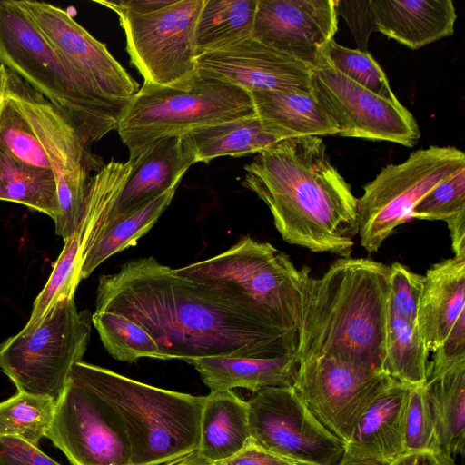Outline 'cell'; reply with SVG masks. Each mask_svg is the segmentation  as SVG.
Instances as JSON below:
<instances>
[{
    "label": "cell",
    "instance_id": "6da1fadb",
    "mask_svg": "<svg viewBox=\"0 0 465 465\" xmlns=\"http://www.w3.org/2000/svg\"><path fill=\"white\" fill-rule=\"evenodd\" d=\"M95 312L135 321L165 360L275 358L296 354L298 338L240 294L180 274L153 257L100 276Z\"/></svg>",
    "mask_w": 465,
    "mask_h": 465
},
{
    "label": "cell",
    "instance_id": "7a4b0ae2",
    "mask_svg": "<svg viewBox=\"0 0 465 465\" xmlns=\"http://www.w3.org/2000/svg\"><path fill=\"white\" fill-rule=\"evenodd\" d=\"M242 186L268 206L290 244L350 257L358 234L357 198L320 136L282 140L244 166Z\"/></svg>",
    "mask_w": 465,
    "mask_h": 465
},
{
    "label": "cell",
    "instance_id": "3957f363",
    "mask_svg": "<svg viewBox=\"0 0 465 465\" xmlns=\"http://www.w3.org/2000/svg\"><path fill=\"white\" fill-rule=\"evenodd\" d=\"M302 269L299 362L325 356L383 371L390 266L345 257L320 277Z\"/></svg>",
    "mask_w": 465,
    "mask_h": 465
},
{
    "label": "cell",
    "instance_id": "277c9868",
    "mask_svg": "<svg viewBox=\"0 0 465 465\" xmlns=\"http://www.w3.org/2000/svg\"><path fill=\"white\" fill-rule=\"evenodd\" d=\"M73 367L119 415L131 465H162L198 449L205 396L154 387L83 361Z\"/></svg>",
    "mask_w": 465,
    "mask_h": 465
},
{
    "label": "cell",
    "instance_id": "5b68a950",
    "mask_svg": "<svg viewBox=\"0 0 465 465\" xmlns=\"http://www.w3.org/2000/svg\"><path fill=\"white\" fill-rule=\"evenodd\" d=\"M0 65L64 110L91 145L117 129L119 115L77 75L15 0H0Z\"/></svg>",
    "mask_w": 465,
    "mask_h": 465
},
{
    "label": "cell",
    "instance_id": "8992f818",
    "mask_svg": "<svg viewBox=\"0 0 465 465\" xmlns=\"http://www.w3.org/2000/svg\"><path fill=\"white\" fill-rule=\"evenodd\" d=\"M254 114L249 92L197 72L189 89L143 84L123 112L116 130L133 153L160 138Z\"/></svg>",
    "mask_w": 465,
    "mask_h": 465
},
{
    "label": "cell",
    "instance_id": "52a82bcc",
    "mask_svg": "<svg viewBox=\"0 0 465 465\" xmlns=\"http://www.w3.org/2000/svg\"><path fill=\"white\" fill-rule=\"evenodd\" d=\"M176 271L240 294L298 338L303 269L271 243L244 236L226 251Z\"/></svg>",
    "mask_w": 465,
    "mask_h": 465
},
{
    "label": "cell",
    "instance_id": "ba28073f",
    "mask_svg": "<svg viewBox=\"0 0 465 465\" xmlns=\"http://www.w3.org/2000/svg\"><path fill=\"white\" fill-rule=\"evenodd\" d=\"M5 97L26 120L48 159L57 192L55 232L64 241L80 224L91 173L104 163L92 153V145L64 110L7 69Z\"/></svg>",
    "mask_w": 465,
    "mask_h": 465
},
{
    "label": "cell",
    "instance_id": "9c48e42d",
    "mask_svg": "<svg viewBox=\"0 0 465 465\" xmlns=\"http://www.w3.org/2000/svg\"><path fill=\"white\" fill-rule=\"evenodd\" d=\"M91 323L89 311H77L74 296L64 298L37 326L0 344V369L18 391L57 401L87 349Z\"/></svg>",
    "mask_w": 465,
    "mask_h": 465
},
{
    "label": "cell",
    "instance_id": "30bf717a",
    "mask_svg": "<svg viewBox=\"0 0 465 465\" xmlns=\"http://www.w3.org/2000/svg\"><path fill=\"white\" fill-rule=\"evenodd\" d=\"M114 11L124 32L131 64L143 84L189 89L197 75L195 27L204 0H171L160 9L138 14L114 1L95 0Z\"/></svg>",
    "mask_w": 465,
    "mask_h": 465
},
{
    "label": "cell",
    "instance_id": "8fae6325",
    "mask_svg": "<svg viewBox=\"0 0 465 465\" xmlns=\"http://www.w3.org/2000/svg\"><path fill=\"white\" fill-rule=\"evenodd\" d=\"M465 168L464 153L454 146L431 145L388 164L357 198L358 235L375 252L394 230L411 219L417 203L439 183Z\"/></svg>",
    "mask_w": 465,
    "mask_h": 465
},
{
    "label": "cell",
    "instance_id": "7c38bea8",
    "mask_svg": "<svg viewBox=\"0 0 465 465\" xmlns=\"http://www.w3.org/2000/svg\"><path fill=\"white\" fill-rule=\"evenodd\" d=\"M45 437L72 465H131L119 415L74 367Z\"/></svg>",
    "mask_w": 465,
    "mask_h": 465
},
{
    "label": "cell",
    "instance_id": "4fadbf2b",
    "mask_svg": "<svg viewBox=\"0 0 465 465\" xmlns=\"http://www.w3.org/2000/svg\"><path fill=\"white\" fill-rule=\"evenodd\" d=\"M251 438L263 449L308 465H339L345 443L311 412L293 386L265 388L247 401Z\"/></svg>",
    "mask_w": 465,
    "mask_h": 465
},
{
    "label": "cell",
    "instance_id": "5bb4252c",
    "mask_svg": "<svg viewBox=\"0 0 465 465\" xmlns=\"http://www.w3.org/2000/svg\"><path fill=\"white\" fill-rule=\"evenodd\" d=\"M312 90L338 127V135L414 146L420 132L413 114L397 100L357 84L319 58Z\"/></svg>",
    "mask_w": 465,
    "mask_h": 465
},
{
    "label": "cell",
    "instance_id": "9a60e30c",
    "mask_svg": "<svg viewBox=\"0 0 465 465\" xmlns=\"http://www.w3.org/2000/svg\"><path fill=\"white\" fill-rule=\"evenodd\" d=\"M15 1L77 75L121 117L140 87L106 45L59 6L32 0Z\"/></svg>",
    "mask_w": 465,
    "mask_h": 465
},
{
    "label": "cell",
    "instance_id": "2e32d148",
    "mask_svg": "<svg viewBox=\"0 0 465 465\" xmlns=\"http://www.w3.org/2000/svg\"><path fill=\"white\" fill-rule=\"evenodd\" d=\"M392 380L383 371L322 356L299 362L293 388L315 418L346 443L361 414Z\"/></svg>",
    "mask_w": 465,
    "mask_h": 465
},
{
    "label": "cell",
    "instance_id": "e0dca14e",
    "mask_svg": "<svg viewBox=\"0 0 465 465\" xmlns=\"http://www.w3.org/2000/svg\"><path fill=\"white\" fill-rule=\"evenodd\" d=\"M337 0H258L252 37L313 66L338 25Z\"/></svg>",
    "mask_w": 465,
    "mask_h": 465
},
{
    "label": "cell",
    "instance_id": "ac0fdd59",
    "mask_svg": "<svg viewBox=\"0 0 465 465\" xmlns=\"http://www.w3.org/2000/svg\"><path fill=\"white\" fill-rule=\"evenodd\" d=\"M197 72L249 93L312 91V66L252 36L197 57Z\"/></svg>",
    "mask_w": 465,
    "mask_h": 465
},
{
    "label": "cell",
    "instance_id": "d6986e66",
    "mask_svg": "<svg viewBox=\"0 0 465 465\" xmlns=\"http://www.w3.org/2000/svg\"><path fill=\"white\" fill-rule=\"evenodd\" d=\"M128 160L132 163L130 174L106 223L177 189L188 169L196 163L194 150L185 134L157 139L130 153Z\"/></svg>",
    "mask_w": 465,
    "mask_h": 465
},
{
    "label": "cell",
    "instance_id": "ffe728a7",
    "mask_svg": "<svg viewBox=\"0 0 465 465\" xmlns=\"http://www.w3.org/2000/svg\"><path fill=\"white\" fill-rule=\"evenodd\" d=\"M411 387L393 379L369 404L345 443L341 460L392 461L405 453V415Z\"/></svg>",
    "mask_w": 465,
    "mask_h": 465
},
{
    "label": "cell",
    "instance_id": "44dd1931",
    "mask_svg": "<svg viewBox=\"0 0 465 465\" xmlns=\"http://www.w3.org/2000/svg\"><path fill=\"white\" fill-rule=\"evenodd\" d=\"M370 4L375 31L411 49L454 33L457 15L451 0H370Z\"/></svg>",
    "mask_w": 465,
    "mask_h": 465
},
{
    "label": "cell",
    "instance_id": "7402d4cb",
    "mask_svg": "<svg viewBox=\"0 0 465 465\" xmlns=\"http://www.w3.org/2000/svg\"><path fill=\"white\" fill-rule=\"evenodd\" d=\"M423 276L417 323L427 349L434 351L465 316V258L443 260Z\"/></svg>",
    "mask_w": 465,
    "mask_h": 465
},
{
    "label": "cell",
    "instance_id": "603a6c76",
    "mask_svg": "<svg viewBox=\"0 0 465 465\" xmlns=\"http://www.w3.org/2000/svg\"><path fill=\"white\" fill-rule=\"evenodd\" d=\"M211 391L244 388L253 393L265 388L293 386L299 360L296 354L275 358L209 357L189 362Z\"/></svg>",
    "mask_w": 465,
    "mask_h": 465
},
{
    "label": "cell",
    "instance_id": "cb8c5ba5",
    "mask_svg": "<svg viewBox=\"0 0 465 465\" xmlns=\"http://www.w3.org/2000/svg\"><path fill=\"white\" fill-rule=\"evenodd\" d=\"M255 114L283 139L338 134V127L313 90L250 93Z\"/></svg>",
    "mask_w": 465,
    "mask_h": 465
},
{
    "label": "cell",
    "instance_id": "d4e9b609",
    "mask_svg": "<svg viewBox=\"0 0 465 465\" xmlns=\"http://www.w3.org/2000/svg\"><path fill=\"white\" fill-rule=\"evenodd\" d=\"M250 438L247 401L232 391H210L202 410L197 450L216 462L236 453Z\"/></svg>",
    "mask_w": 465,
    "mask_h": 465
},
{
    "label": "cell",
    "instance_id": "484cf974",
    "mask_svg": "<svg viewBox=\"0 0 465 465\" xmlns=\"http://www.w3.org/2000/svg\"><path fill=\"white\" fill-rule=\"evenodd\" d=\"M439 451L455 460L465 451V360L430 376L425 382Z\"/></svg>",
    "mask_w": 465,
    "mask_h": 465
},
{
    "label": "cell",
    "instance_id": "4316f807",
    "mask_svg": "<svg viewBox=\"0 0 465 465\" xmlns=\"http://www.w3.org/2000/svg\"><path fill=\"white\" fill-rule=\"evenodd\" d=\"M195 153L196 163H210L221 156L258 153L284 140L256 114L196 129L185 134Z\"/></svg>",
    "mask_w": 465,
    "mask_h": 465
},
{
    "label": "cell",
    "instance_id": "83f0119b",
    "mask_svg": "<svg viewBox=\"0 0 465 465\" xmlns=\"http://www.w3.org/2000/svg\"><path fill=\"white\" fill-rule=\"evenodd\" d=\"M175 191L171 189L131 213L105 223L82 260L81 281L112 255L135 245L169 206Z\"/></svg>",
    "mask_w": 465,
    "mask_h": 465
},
{
    "label": "cell",
    "instance_id": "f1b7e54d",
    "mask_svg": "<svg viewBox=\"0 0 465 465\" xmlns=\"http://www.w3.org/2000/svg\"><path fill=\"white\" fill-rule=\"evenodd\" d=\"M258 0H204L195 27L197 57L252 36Z\"/></svg>",
    "mask_w": 465,
    "mask_h": 465
},
{
    "label": "cell",
    "instance_id": "f546056e",
    "mask_svg": "<svg viewBox=\"0 0 465 465\" xmlns=\"http://www.w3.org/2000/svg\"><path fill=\"white\" fill-rule=\"evenodd\" d=\"M0 200L20 203L54 221L58 214L56 184L49 169L25 164L0 146Z\"/></svg>",
    "mask_w": 465,
    "mask_h": 465
},
{
    "label": "cell",
    "instance_id": "4dcf8cb0",
    "mask_svg": "<svg viewBox=\"0 0 465 465\" xmlns=\"http://www.w3.org/2000/svg\"><path fill=\"white\" fill-rule=\"evenodd\" d=\"M428 355L418 325L401 317L389 305L382 371L404 384L422 385L428 378Z\"/></svg>",
    "mask_w": 465,
    "mask_h": 465
},
{
    "label": "cell",
    "instance_id": "1f68e13d",
    "mask_svg": "<svg viewBox=\"0 0 465 465\" xmlns=\"http://www.w3.org/2000/svg\"><path fill=\"white\" fill-rule=\"evenodd\" d=\"M92 323L110 355L134 362L143 357L165 360L158 344L143 327L126 316L111 312H94Z\"/></svg>",
    "mask_w": 465,
    "mask_h": 465
},
{
    "label": "cell",
    "instance_id": "d6a6232c",
    "mask_svg": "<svg viewBox=\"0 0 465 465\" xmlns=\"http://www.w3.org/2000/svg\"><path fill=\"white\" fill-rule=\"evenodd\" d=\"M54 400L18 391L0 402V436L15 437L37 446L50 429Z\"/></svg>",
    "mask_w": 465,
    "mask_h": 465
},
{
    "label": "cell",
    "instance_id": "836d02e7",
    "mask_svg": "<svg viewBox=\"0 0 465 465\" xmlns=\"http://www.w3.org/2000/svg\"><path fill=\"white\" fill-rule=\"evenodd\" d=\"M80 270V242L74 232L64 240V248L46 283L34 302L29 320L24 329L35 328L60 300L74 296L75 289L81 282Z\"/></svg>",
    "mask_w": 465,
    "mask_h": 465
},
{
    "label": "cell",
    "instance_id": "e575fe53",
    "mask_svg": "<svg viewBox=\"0 0 465 465\" xmlns=\"http://www.w3.org/2000/svg\"><path fill=\"white\" fill-rule=\"evenodd\" d=\"M319 58L357 84L390 100H397L388 78L369 52L351 49L331 39L325 45Z\"/></svg>",
    "mask_w": 465,
    "mask_h": 465
},
{
    "label": "cell",
    "instance_id": "d590c367",
    "mask_svg": "<svg viewBox=\"0 0 465 465\" xmlns=\"http://www.w3.org/2000/svg\"><path fill=\"white\" fill-rule=\"evenodd\" d=\"M0 146L25 164L51 170L37 137L21 113L5 94L0 109Z\"/></svg>",
    "mask_w": 465,
    "mask_h": 465
},
{
    "label": "cell",
    "instance_id": "8d00e7d4",
    "mask_svg": "<svg viewBox=\"0 0 465 465\" xmlns=\"http://www.w3.org/2000/svg\"><path fill=\"white\" fill-rule=\"evenodd\" d=\"M411 218L440 220L448 226L465 222V168L426 194L411 211Z\"/></svg>",
    "mask_w": 465,
    "mask_h": 465
},
{
    "label": "cell",
    "instance_id": "74e56055",
    "mask_svg": "<svg viewBox=\"0 0 465 465\" xmlns=\"http://www.w3.org/2000/svg\"><path fill=\"white\" fill-rule=\"evenodd\" d=\"M404 448L405 453L439 451L425 383L412 386L410 391L405 415Z\"/></svg>",
    "mask_w": 465,
    "mask_h": 465
},
{
    "label": "cell",
    "instance_id": "f35d334b",
    "mask_svg": "<svg viewBox=\"0 0 465 465\" xmlns=\"http://www.w3.org/2000/svg\"><path fill=\"white\" fill-rule=\"evenodd\" d=\"M424 282V276L411 272L408 267L394 262L390 266V308L409 322L418 325V309Z\"/></svg>",
    "mask_w": 465,
    "mask_h": 465
},
{
    "label": "cell",
    "instance_id": "ab89813d",
    "mask_svg": "<svg viewBox=\"0 0 465 465\" xmlns=\"http://www.w3.org/2000/svg\"><path fill=\"white\" fill-rule=\"evenodd\" d=\"M336 11L349 25L358 50L368 52L369 36L375 31L370 0H337Z\"/></svg>",
    "mask_w": 465,
    "mask_h": 465
},
{
    "label": "cell",
    "instance_id": "60d3db41",
    "mask_svg": "<svg viewBox=\"0 0 465 465\" xmlns=\"http://www.w3.org/2000/svg\"><path fill=\"white\" fill-rule=\"evenodd\" d=\"M0 465H60L24 440L0 436Z\"/></svg>",
    "mask_w": 465,
    "mask_h": 465
},
{
    "label": "cell",
    "instance_id": "b9f144b4",
    "mask_svg": "<svg viewBox=\"0 0 465 465\" xmlns=\"http://www.w3.org/2000/svg\"><path fill=\"white\" fill-rule=\"evenodd\" d=\"M215 465H308L272 453L250 438L244 446L227 459Z\"/></svg>",
    "mask_w": 465,
    "mask_h": 465
},
{
    "label": "cell",
    "instance_id": "7bdbcfd3",
    "mask_svg": "<svg viewBox=\"0 0 465 465\" xmlns=\"http://www.w3.org/2000/svg\"><path fill=\"white\" fill-rule=\"evenodd\" d=\"M390 465H455L439 451L406 452L393 460Z\"/></svg>",
    "mask_w": 465,
    "mask_h": 465
},
{
    "label": "cell",
    "instance_id": "ee69618b",
    "mask_svg": "<svg viewBox=\"0 0 465 465\" xmlns=\"http://www.w3.org/2000/svg\"><path fill=\"white\" fill-rule=\"evenodd\" d=\"M162 465H215V463L195 450Z\"/></svg>",
    "mask_w": 465,
    "mask_h": 465
},
{
    "label": "cell",
    "instance_id": "f6af8a7d",
    "mask_svg": "<svg viewBox=\"0 0 465 465\" xmlns=\"http://www.w3.org/2000/svg\"><path fill=\"white\" fill-rule=\"evenodd\" d=\"M391 461L376 460V459H365V460H341L339 465H390Z\"/></svg>",
    "mask_w": 465,
    "mask_h": 465
},
{
    "label": "cell",
    "instance_id": "bcb514c9",
    "mask_svg": "<svg viewBox=\"0 0 465 465\" xmlns=\"http://www.w3.org/2000/svg\"><path fill=\"white\" fill-rule=\"evenodd\" d=\"M6 82V68L0 65V109L4 101L5 88Z\"/></svg>",
    "mask_w": 465,
    "mask_h": 465
}]
</instances>
